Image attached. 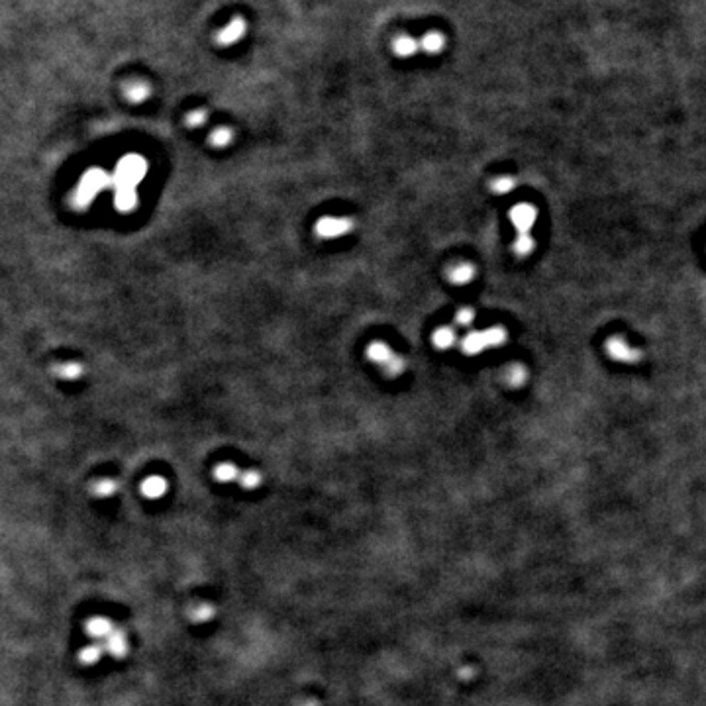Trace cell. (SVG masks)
<instances>
[{"mask_svg": "<svg viewBox=\"0 0 706 706\" xmlns=\"http://www.w3.org/2000/svg\"><path fill=\"white\" fill-rule=\"evenodd\" d=\"M212 616H214V609H212L210 604H206V602H198V604H195V606L188 609V618H191L193 622H196V624L208 622Z\"/></svg>", "mask_w": 706, "mask_h": 706, "instance_id": "ffe728a7", "label": "cell"}, {"mask_svg": "<svg viewBox=\"0 0 706 706\" xmlns=\"http://www.w3.org/2000/svg\"><path fill=\"white\" fill-rule=\"evenodd\" d=\"M100 658H102V648L98 643L82 648L81 653H79V661H81L82 665H95V663L100 661Z\"/></svg>", "mask_w": 706, "mask_h": 706, "instance_id": "603a6c76", "label": "cell"}, {"mask_svg": "<svg viewBox=\"0 0 706 706\" xmlns=\"http://www.w3.org/2000/svg\"><path fill=\"white\" fill-rule=\"evenodd\" d=\"M514 185L516 183L510 177H498V179L491 183V188H493V193H496V195H508V193H512Z\"/></svg>", "mask_w": 706, "mask_h": 706, "instance_id": "83f0119b", "label": "cell"}, {"mask_svg": "<svg viewBox=\"0 0 706 706\" xmlns=\"http://www.w3.org/2000/svg\"><path fill=\"white\" fill-rule=\"evenodd\" d=\"M446 48V36L439 32H428L420 40V49H424L426 53L430 55H436V53H442Z\"/></svg>", "mask_w": 706, "mask_h": 706, "instance_id": "9a60e30c", "label": "cell"}, {"mask_svg": "<svg viewBox=\"0 0 706 706\" xmlns=\"http://www.w3.org/2000/svg\"><path fill=\"white\" fill-rule=\"evenodd\" d=\"M232 139H234V132H232V128L220 126V128H216V130L210 134V146L220 147V149H222V147L230 146Z\"/></svg>", "mask_w": 706, "mask_h": 706, "instance_id": "44dd1931", "label": "cell"}, {"mask_svg": "<svg viewBox=\"0 0 706 706\" xmlns=\"http://www.w3.org/2000/svg\"><path fill=\"white\" fill-rule=\"evenodd\" d=\"M108 187H112V175H108L102 169H89L75 188L71 203L77 210H85L97 198L98 193Z\"/></svg>", "mask_w": 706, "mask_h": 706, "instance_id": "6da1fadb", "label": "cell"}, {"mask_svg": "<svg viewBox=\"0 0 706 706\" xmlns=\"http://www.w3.org/2000/svg\"><path fill=\"white\" fill-rule=\"evenodd\" d=\"M367 358L371 359L373 363H379V365L385 367L390 359L395 358V353L390 351V348L387 343H383V341H373V343L369 346V349H367Z\"/></svg>", "mask_w": 706, "mask_h": 706, "instance_id": "5bb4252c", "label": "cell"}, {"mask_svg": "<svg viewBox=\"0 0 706 706\" xmlns=\"http://www.w3.org/2000/svg\"><path fill=\"white\" fill-rule=\"evenodd\" d=\"M147 173V161L138 154L124 155L118 161L112 175L114 188H136Z\"/></svg>", "mask_w": 706, "mask_h": 706, "instance_id": "7a4b0ae2", "label": "cell"}, {"mask_svg": "<svg viewBox=\"0 0 706 706\" xmlns=\"http://www.w3.org/2000/svg\"><path fill=\"white\" fill-rule=\"evenodd\" d=\"M240 485H242L245 491H255V488H260L261 485L260 471H253V469L244 471V473L240 475Z\"/></svg>", "mask_w": 706, "mask_h": 706, "instance_id": "4316f807", "label": "cell"}, {"mask_svg": "<svg viewBox=\"0 0 706 706\" xmlns=\"http://www.w3.org/2000/svg\"><path fill=\"white\" fill-rule=\"evenodd\" d=\"M106 651L114 656V658H124L128 653V640H126V633L122 630H114L108 638H106Z\"/></svg>", "mask_w": 706, "mask_h": 706, "instance_id": "30bf717a", "label": "cell"}, {"mask_svg": "<svg viewBox=\"0 0 706 706\" xmlns=\"http://www.w3.org/2000/svg\"><path fill=\"white\" fill-rule=\"evenodd\" d=\"M90 491H92V495L98 496V498H106V496L114 495V493L118 491V483L114 479H100L97 481V483H92Z\"/></svg>", "mask_w": 706, "mask_h": 706, "instance_id": "7402d4cb", "label": "cell"}, {"mask_svg": "<svg viewBox=\"0 0 706 706\" xmlns=\"http://www.w3.org/2000/svg\"><path fill=\"white\" fill-rule=\"evenodd\" d=\"M353 230V220L338 218V216H324L316 222V234L322 240H338L341 235L349 234Z\"/></svg>", "mask_w": 706, "mask_h": 706, "instance_id": "3957f363", "label": "cell"}, {"mask_svg": "<svg viewBox=\"0 0 706 706\" xmlns=\"http://www.w3.org/2000/svg\"><path fill=\"white\" fill-rule=\"evenodd\" d=\"M534 247H536V242L532 240V235L524 234V235H518V240H516V244H514V252H516V255H520V257H526V255H530V253L534 252Z\"/></svg>", "mask_w": 706, "mask_h": 706, "instance_id": "484cf974", "label": "cell"}, {"mask_svg": "<svg viewBox=\"0 0 706 706\" xmlns=\"http://www.w3.org/2000/svg\"><path fill=\"white\" fill-rule=\"evenodd\" d=\"M141 495L146 496V498H151V501H155V498H161L165 493H167V481L163 479V477H159V475H151V477H147L144 483H141Z\"/></svg>", "mask_w": 706, "mask_h": 706, "instance_id": "8fae6325", "label": "cell"}, {"mask_svg": "<svg viewBox=\"0 0 706 706\" xmlns=\"http://www.w3.org/2000/svg\"><path fill=\"white\" fill-rule=\"evenodd\" d=\"M455 341H457V333H455L451 328H447V326L438 328V330L434 332V346L438 349H449Z\"/></svg>", "mask_w": 706, "mask_h": 706, "instance_id": "d6986e66", "label": "cell"}, {"mask_svg": "<svg viewBox=\"0 0 706 706\" xmlns=\"http://www.w3.org/2000/svg\"><path fill=\"white\" fill-rule=\"evenodd\" d=\"M483 333H485V340H487L488 348H498V346H503L504 341H506V330H504L503 326H495L491 330H485Z\"/></svg>", "mask_w": 706, "mask_h": 706, "instance_id": "d4e9b609", "label": "cell"}, {"mask_svg": "<svg viewBox=\"0 0 706 706\" xmlns=\"http://www.w3.org/2000/svg\"><path fill=\"white\" fill-rule=\"evenodd\" d=\"M114 206L118 212H132L138 206V193L136 188H116Z\"/></svg>", "mask_w": 706, "mask_h": 706, "instance_id": "ba28073f", "label": "cell"}, {"mask_svg": "<svg viewBox=\"0 0 706 706\" xmlns=\"http://www.w3.org/2000/svg\"><path fill=\"white\" fill-rule=\"evenodd\" d=\"M420 49V41H416L410 36H398L397 40L392 41V51L398 57H412Z\"/></svg>", "mask_w": 706, "mask_h": 706, "instance_id": "2e32d148", "label": "cell"}, {"mask_svg": "<svg viewBox=\"0 0 706 706\" xmlns=\"http://www.w3.org/2000/svg\"><path fill=\"white\" fill-rule=\"evenodd\" d=\"M504 377H506L508 385H512V387H520V385H524V381H526V369L522 365H518V363H514V365H510L506 369Z\"/></svg>", "mask_w": 706, "mask_h": 706, "instance_id": "cb8c5ba5", "label": "cell"}, {"mask_svg": "<svg viewBox=\"0 0 706 706\" xmlns=\"http://www.w3.org/2000/svg\"><path fill=\"white\" fill-rule=\"evenodd\" d=\"M124 97L128 98L134 105H141L146 102L147 98L151 97V87L146 81H132L124 87Z\"/></svg>", "mask_w": 706, "mask_h": 706, "instance_id": "52a82bcc", "label": "cell"}, {"mask_svg": "<svg viewBox=\"0 0 706 706\" xmlns=\"http://www.w3.org/2000/svg\"><path fill=\"white\" fill-rule=\"evenodd\" d=\"M485 348H488V346L483 332H469L461 341V349L467 355H477Z\"/></svg>", "mask_w": 706, "mask_h": 706, "instance_id": "4fadbf2b", "label": "cell"}, {"mask_svg": "<svg viewBox=\"0 0 706 706\" xmlns=\"http://www.w3.org/2000/svg\"><path fill=\"white\" fill-rule=\"evenodd\" d=\"M447 277L454 284H467L475 277V267L469 263H461V265H455V267L449 269Z\"/></svg>", "mask_w": 706, "mask_h": 706, "instance_id": "e0dca14e", "label": "cell"}, {"mask_svg": "<svg viewBox=\"0 0 706 706\" xmlns=\"http://www.w3.org/2000/svg\"><path fill=\"white\" fill-rule=\"evenodd\" d=\"M296 706H320V705H318V700H314V698H304V700H299V705Z\"/></svg>", "mask_w": 706, "mask_h": 706, "instance_id": "1f68e13d", "label": "cell"}, {"mask_svg": "<svg viewBox=\"0 0 706 706\" xmlns=\"http://www.w3.org/2000/svg\"><path fill=\"white\" fill-rule=\"evenodd\" d=\"M82 373H85V367H82L81 363H75V361H67V363L53 365V375H55L57 379L77 381V379H81Z\"/></svg>", "mask_w": 706, "mask_h": 706, "instance_id": "7c38bea8", "label": "cell"}, {"mask_svg": "<svg viewBox=\"0 0 706 706\" xmlns=\"http://www.w3.org/2000/svg\"><path fill=\"white\" fill-rule=\"evenodd\" d=\"M536 218H537V210L532 206V204L528 203L516 204V206L510 210V220L512 224L516 226V230H518V235L530 234L532 226L536 224Z\"/></svg>", "mask_w": 706, "mask_h": 706, "instance_id": "277c9868", "label": "cell"}, {"mask_svg": "<svg viewBox=\"0 0 706 706\" xmlns=\"http://www.w3.org/2000/svg\"><path fill=\"white\" fill-rule=\"evenodd\" d=\"M240 475L242 473L237 471L234 463H220L214 469V479L220 481V483H232V481L240 479Z\"/></svg>", "mask_w": 706, "mask_h": 706, "instance_id": "ac0fdd59", "label": "cell"}, {"mask_svg": "<svg viewBox=\"0 0 706 706\" xmlns=\"http://www.w3.org/2000/svg\"><path fill=\"white\" fill-rule=\"evenodd\" d=\"M206 120H208V112L204 108H196L187 116V126L188 128H200Z\"/></svg>", "mask_w": 706, "mask_h": 706, "instance_id": "f1b7e54d", "label": "cell"}, {"mask_svg": "<svg viewBox=\"0 0 706 706\" xmlns=\"http://www.w3.org/2000/svg\"><path fill=\"white\" fill-rule=\"evenodd\" d=\"M455 320L459 326H471L473 320H475V312L471 309H461L457 314H455Z\"/></svg>", "mask_w": 706, "mask_h": 706, "instance_id": "4dcf8cb0", "label": "cell"}, {"mask_svg": "<svg viewBox=\"0 0 706 706\" xmlns=\"http://www.w3.org/2000/svg\"><path fill=\"white\" fill-rule=\"evenodd\" d=\"M402 371H405V359L398 358V355H395V358L390 359L389 363L385 365V373L389 375V377H398Z\"/></svg>", "mask_w": 706, "mask_h": 706, "instance_id": "f546056e", "label": "cell"}, {"mask_svg": "<svg viewBox=\"0 0 706 706\" xmlns=\"http://www.w3.org/2000/svg\"><path fill=\"white\" fill-rule=\"evenodd\" d=\"M606 353L610 358L618 359L622 363H638L641 359L640 349L632 348L630 343H626L622 338H610L606 341Z\"/></svg>", "mask_w": 706, "mask_h": 706, "instance_id": "8992f818", "label": "cell"}, {"mask_svg": "<svg viewBox=\"0 0 706 706\" xmlns=\"http://www.w3.org/2000/svg\"><path fill=\"white\" fill-rule=\"evenodd\" d=\"M247 32V24L242 16L232 18L218 33H216V43L222 46V48H228V46H234L237 41L242 40Z\"/></svg>", "mask_w": 706, "mask_h": 706, "instance_id": "5b68a950", "label": "cell"}, {"mask_svg": "<svg viewBox=\"0 0 706 706\" xmlns=\"http://www.w3.org/2000/svg\"><path fill=\"white\" fill-rule=\"evenodd\" d=\"M114 630H116V628L112 626V622H110V620H106V618H102V616L90 618L89 622H87V633H89L92 640H105L106 641V638H108V636H110Z\"/></svg>", "mask_w": 706, "mask_h": 706, "instance_id": "9c48e42d", "label": "cell"}]
</instances>
